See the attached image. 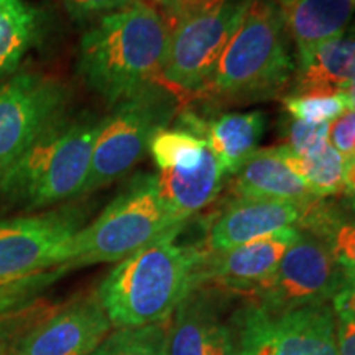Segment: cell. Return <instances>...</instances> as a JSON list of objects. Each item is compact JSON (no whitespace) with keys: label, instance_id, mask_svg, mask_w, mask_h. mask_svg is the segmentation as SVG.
Here are the masks:
<instances>
[{"label":"cell","instance_id":"obj_1","mask_svg":"<svg viewBox=\"0 0 355 355\" xmlns=\"http://www.w3.org/2000/svg\"><path fill=\"white\" fill-rule=\"evenodd\" d=\"M170 32L158 10L144 0L107 13L79 43L78 71L86 86L109 105L157 83Z\"/></svg>","mask_w":355,"mask_h":355},{"label":"cell","instance_id":"obj_2","mask_svg":"<svg viewBox=\"0 0 355 355\" xmlns=\"http://www.w3.org/2000/svg\"><path fill=\"white\" fill-rule=\"evenodd\" d=\"M176 235L128 255L102 279L96 296L114 329L168 321L199 285L207 250L204 245L178 243Z\"/></svg>","mask_w":355,"mask_h":355},{"label":"cell","instance_id":"obj_3","mask_svg":"<svg viewBox=\"0 0 355 355\" xmlns=\"http://www.w3.org/2000/svg\"><path fill=\"white\" fill-rule=\"evenodd\" d=\"M295 68L277 2L252 0L209 83L189 104L201 102L214 110L275 99L291 84Z\"/></svg>","mask_w":355,"mask_h":355},{"label":"cell","instance_id":"obj_4","mask_svg":"<svg viewBox=\"0 0 355 355\" xmlns=\"http://www.w3.org/2000/svg\"><path fill=\"white\" fill-rule=\"evenodd\" d=\"M104 119L63 115L0 176V194L28 211L83 194Z\"/></svg>","mask_w":355,"mask_h":355},{"label":"cell","instance_id":"obj_5","mask_svg":"<svg viewBox=\"0 0 355 355\" xmlns=\"http://www.w3.org/2000/svg\"><path fill=\"white\" fill-rule=\"evenodd\" d=\"M184 225L159 196L157 175L139 173L91 224L74 235L66 263L58 270L64 275L89 265L119 263L166 235L180 234Z\"/></svg>","mask_w":355,"mask_h":355},{"label":"cell","instance_id":"obj_6","mask_svg":"<svg viewBox=\"0 0 355 355\" xmlns=\"http://www.w3.org/2000/svg\"><path fill=\"white\" fill-rule=\"evenodd\" d=\"M252 0H194L158 12L170 32L157 84L188 105L209 83Z\"/></svg>","mask_w":355,"mask_h":355},{"label":"cell","instance_id":"obj_7","mask_svg":"<svg viewBox=\"0 0 355 355\" xmlns=\"http://www.w3.org/2000/svg\"><path fill=\"white\" fill-rule=\"evenodd\" d=\"M114 107L104 119L92 148L83 194L94 193L127 175L148 153L153 137L175 121L183 105L173 92L155 83Z\"/></svg>","mask_w":355,"mask_h":355},{"label":"cell","instance_id":"obj_8","mask_svg":"<svg viewBox=\"0 0 355 355\" xmlns=\"http://www.w3.org/2000/svg\"><path fill=\"white\" fill-rule=\"evenodd\" d=\"M230 321L237 355H339L337 319L329 303L275 314L250 301Z\"/></svg>","mask_w":355,"mask_h":355},{"label":"cell","instance_id":"obj_9","mask_svg":"<svg viewBox=\"0 0 355 355\" xmlns=\"http://www.w3.org/2000/svg\"><path fill=\"white\" fill-rule=\"evenodd\" d=\"M344 285L345 275L327 247L301 230L298 241L288 248L272 277L255 288L250 301L266 313H286L329 303Z\"/></svg>","mask_w":355,"mask_h":355},{"label":"cell","instance_id":"obj_10","mask_svg":"<svg viewBox=\"0 0 355 355\" xmlns=\"http://www.w3.org/2000/svg\"><path fill=\"white\" fill-rule=\"evenodd\" d=\"M69 91L58 78L20 73L0 84V176L66 114Z\"/></svg>","mask_w":355,"mask_h":355},{"label":"cell","instance_id":"obj_11","mask_svg":"<svg viewBox=\"0 0 355 355\" xmlns=\"http://www.w3.org/2000/svg\"><path fill=\"white\" fill-rule=\"evenodd\" d=\"M83 225L78 207L0 220V285L63 266Z\"/></svg>","mask_w":355,"mask_h":355},{"label":"cell","instance_id":"obj_12","mask_svg":"<svg viewBox=\"0 0 355 355\" xmlns=\"http://www.w3.org/2000/svg\"><path fill=\"white\" fill-rule=\"evenodd\" d=\"M112 329L97 296H84L44 311L7 355H91Z\"/></svg>","mask_w":355,"mask_h":355},{"label":"cell","instance_id":"obj_13","mask_svg":"<svg viewBox=\"0 0 355 355\" xmlns=\"http://www.w3.org/2000/svg\"><path fill=\"white\" fill-rule=\"evenodd\" d=\"M300 234V227H286L230 250L207 252L199 272V285L209 283L227 293L250 296L272 277Z\"/></svg>","mask_w":355,"mask_h":355},{"label":"cell","instance_id":"obj_14","mask_svg":"<svg viewBox=\"0 0 355 355\" xmlns=\"http://www.w3.org/2000/svg\"><path fill=\"white\" fill-rule=\"evenodd\" d=\"M220 288L201 283L171 316L168 355H237L232 321L220 316Z\"/></svg>","mask_w":355,"mask_h":355},{"label":"cell","instance_id":"obj_15","mask_svg":"<svg viewBox=\"0 0 355 355\" xmlns=\"http://www.w3.org/2000/svg\"><path fill=\"white\" fill-rule=\"evenodd\" d=\"M311 202L273 199H234L216 214L204 248L225 252L286 227H298Z\"/></svg>","mask_w":355,"mask_h":355},{"label":"cell","instance_id":"obj_16","mask_svg":"<svg viewBox=\"0 0 355 355\" xmlns=\"http://www.w3.org/2000/svg\"><path fill=\"white\" fill-rule=\"evenodd\" d=\"M176 117L178 128H184L206 141L227 175H232L259 150L266 128V117L260 110L225 112L206 119L194 110L181 107Z\"/></svg>","mask_w":355,"mask_h":355},{"label":"cell","instance_id":"obj_17","mask_svg":"<svg viewBox=\"0 0 355 355\" xmlns=\"http://www.w3.org/2000/svg\"><path fill=\"white\" fill-rule=\"evenodd\" d=\"M229 193L234 199H273L304 204L319 199L288 165L282 145L252 153L232 173Z\"/></svg>","mask_w":355,"mask_h":355},{"label":"cell","instance_id":"obj_18","mask_svg":"<svg viewBox=\"0 0 355 355\" xmlns=\"http://www.w3.org/2000/svg\"><path fill=\"white\" fill-rule=\"evenodd\" d=\"M298 60L319 44L343 37L355 19V0H275Z\"/></svg>","mask_w":355,"mask_h":355},{"label":"cell","instance_id":"obj_19","mask_svg":"<svg viewBox=\"0 0 355 355\" xmlns=\"http://www.w3.org/2000/svg\"><path fill=\"white\" fill-rule=\"evenodd\" d=\"M224 166L207 146L196 166L159 171L157 184L159 196L171 214L188 222L219 198L224 188Z\"/></svg>","mask_w":355,"mask_h":355},{"label":"cell","instance_id":"obj_20","mask_svg":"<svg viewBox=\"0 0 355 355\" xmlns=\"http://www.w3.org/2000/svg\"><path fill=\"white\" fill-rule=\"evenodd\" d=\"M355 83V33L319 44L296 63L291 94L332 96Z\"/></svg>","mask_w":355,"mask_h":355},{"label":"cell","instance_id":"obj_21","mask_svg":"<svg viewBox=\"0 0 355 355\" xmlns=\"http://www.w3.org/2000/svg\"><path fill=\"white\" fill-rule=\"evenodd\" d=\"M318 237L345 275V283L355 279V220L343 214L336 201L316 199L308 206L298 225Z\"/></svg>","mask_w":355,"mask_h":355},{"label":"cell","instance_id":"obj_22","mask_svg":"<svg viewBox=\"0 0 355 355\" xmlns=\"http://www.w3.org/2000/svg\"><path fill=\"white\" fill-rule=\"evenodd\" d=\"M42 32V12L25 0H0V79L19 69Z\"/></svg>","mask_w":355,"mask_h":355},{"label":"cell","instance_id":"obj_23","mask_svg":"<svg viewBox=\"0 0 355 355\" xmlns=\"http://www.w3.org/2000/svg\"><path fill=\"white\" fill-rule=\"evenodd\" d=\"M282 148L288 165L309 186L314 196L327 199L343 193L345 158L329 141L306 155L291 153L285 145Z\"/></svg>","mask_w":355,"mask_h":355},{"label":"cell","instance_id":"obj_24","mask_svg":"<svg viewBox=\"0 0 355 355\" xmlns=\"http://www.w3.org/2000/svg\"><path fill=\"white\" fill-rule=\"evenodd\" d=\"M171 319L140 327L112 329L91 355H168Z\"/></svg>","mask_w":355,"mask_h":355},{"label":"cell","instance_id":"obj_25","mask_svg":"<svg viewBox=\"0 0 355 355\" xmlns=\"http://www.w3.org/2000/svg\"><path fill=\"white\" fill-rule=\"evenodd\" d=\"M207 144L184 128L166 127L153 137L150 155L159 171L191 168L201 162Z\"/></svg>","mask_w":355,"mask_h":355},{"label":"cell","instance_id":"obj_26","mask_svg":"<svg viewBox=\"0 0 355 355\" xmlns=\"http://www.w3.org/2000/svg\"><path fill=\"white\" fill-rule=\"evenodd\" d=\"M60 270H50L0 285V319L21 313L38 304L40 295L61 277Z\"/></svg>","mask_w":355,"mask_h":355},{"label":"cell","instance_id":"obj_27","mask_svg":"<svg viewBox=\"0 0 355 355\" xmlns=\"http://www.w3.org/2000/svg\"><path fill=\"white\" fill-rule=\"evenodd\" d=\"M283 105L293 119L311 123H331L349 110L343 92L332 96L321 94H290L283 97Z\"/></svg>","mask_w":355,"mask_h":355},{"label":"cell","instance_id":"obj_28","mask_svg":"<svg viewBox=\"0 0 355 355\" xmlns=\"http://www.w3.org/2000/svg\"><path fill=\"white\" fill-rule=\"evenodd\" d=\"M331 123H311L291 119L286 123V144L285 146L295 155H306L329 141Z\"/></svg>","mask_w":355,"mask_h":355},{"label":"cell","instance_id":"obj_29","mask_svg":"<svg viewBox=\"0 0 355 355\" xmlns=\"http://www.w3.org/2000/svg\"><path fill=\"white\" fill-rule=\"evenodd\" d=\"M43 313L44 309L40 308L38 304H35L30 309H25L21 313L0 319V355H7L21 332L28 326H32Z\"/></svg>","mask_w":355,"mask_h":355},{"label":"cell","instance_id":"obj_30","mask_svg":"<svg viewBox=\"0 0 355 355\" xmlns=\"http://www.w3.org/2000/svg\"><path fill=\"white\" fill-rule=\"evenodd\" d=\"M133 0H63L66 10L79 21L99 19L102 15L117 12L130 6Z\"/></svg>","mask_w":355,"mask_h":355},{"label":"cell","instance_id":"obj_31","mask_svg":"<svg viewBox=\"0 0 355 355\" xmlns=\"http://www.w3.org/2000/svg\"><path fill=\"white\" fill-rule=\"evenodd\" d=\"M355 141V110L337 117L329 125V144L343 155L344 158H349L352 153V146Z\"/></svg>","mask_w":355,"mask_h":355},{"label":"cell","instance_id":"obj_32","mask_svg":"<svg viewBox=\"0 0 355 355\" xmlns=\"http://www.w3.org/2000/svg\"><path fill=\"white\" fill-rule=\"evenodd\" d=\"M332 309L337 319L355 321V279H350L332 300Z\"/></svg>","mask_w":355,"mask_h":355},{"label":"cell","instance_id":"obj_33","mask_svg":"<svg viewBox=\"0 0 355 355\" xmlns=\"http://www.w3.org/2000/svg\"><path fill=\"white\" fill-rule=\"evenodd\" d=\"M337 350L339 355H355V321L337 319Z\"/></svg>","mask_w":355,"mask_h":355},{"label":"cell","instance_id":"obj_34","mask_svg":"<svg viewBox=\"0 0 355 355\" xmlns=\"http://www.w3.org/2000/svg\"><path fill=\"white\" fill-rule=\"evenodd\" d=\"M337 198H339L337 206L343 211V214L355 220V189H343V193Z\"/></svg>","mask_w":355,"mask_h":355},{"label":"cell","instance_id":"obj_35","mask_svg":"<svg viewBox=\"0 0 355 355\" xmlns=\"http://www.w3.org/2000/svg\"><path fill=\"white\" fill-rule=\"evenodd\" d=\"M144 2L148 3L150 7H153L155 10L163 12V10H168V8L183 6V3L194 2V0H144Z\"/></svg>","mask_w":355,"mask_h":355},{"label":"cell","instance_id":"obj_36","mask_svg":"<svg viewBox=\"0 0 355 355\" xmlns=\"http://www.w3.org/2000/svg\"><path fill=\"white\" fill-rule=\"evenodd\" d=\"M343 94L345 96V101H347L349 110H355V83L350 87L345 89Z\"/></svg>","mask_w":355,"mask_h":355},{"label":"cell","instance_id":"obj_37","mask_svg":"<svg viewBox=\"0 0 355 355\" xmlns=\"http://www.w3.org/2000/svg\"><path fill=\"white\" fill-rule=\"evenodd\" d=\"M349 158H355V141H354V146H352V153H350ZM349 158H345V159H349Z\"/></svg>","mask_w":355,"mask_h":355}]
</instances>
